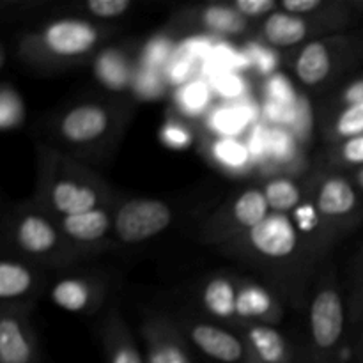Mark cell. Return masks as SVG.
<instances>
[{"label":"cell","mask_w":363,"mask_h":363,"mask_svg":"<svg viewBox=\"0 0 363 363\" xmlns=\"http://www.w3.org/2000/svg\"><path fill=\"white\" fill-rule=\"evenodd\" d=\"M339 158L353 167H363V135L344 140L339 147Z\"/></svg>","instance_id":"f35d334b"},{"label":"cell","mask_w":363,"mask_h":363,"mask_svg":"<svg viewBox=\"0 0 363 363\" xmlns=\"http://www.w3.org/2000/svg\"><path fill=\"white\" fill-rule=\"evenodd\" d=\"M323 6H325L323 0H284V2L280 4L282 11H286V13L289 14H294V16L314 13V11L321 9Z\"/></svg>","instance_id":"ab89813d"},{"label":"cell","mask_w":363,"mask_h":363,"mask_svg":"<svg viewBox=\"0 0 363 363\" xmlns=\"http://www.w3.org/2000/svg\"><path fill=\"white\" fill-rule=\"evenodd\" d=\"M34 342L27 328L14 315H4L0 321V363H34Z\"/></svg>","instance_id":"7c38bea8"},{"label":"cell","mask_w":363,"mask_h":363,"mask_svg":"<svg viewBox=\"0 0 363 363\" xmlns=\"http://www.w3.org/2000/svg\"><path fill=\"white\" fill-rule=\"evenodd\" d=\"M296 158L294 137L282 126L268 128V160L277 163H289Z\"/></svg>","instance_id":"83f0119b"},{"label":"cell","mask_w":363,"mask_h":363,"mask_svg":"<svg viewBox=\"0 0 363 363\" xmlns=\"http://www.w3.org/2000/svg\"><path fill=\"white\" fill-rule=\"evenodd\" d=\"M333 131L342 140H350V138L363 135V103L362 105L344 106L337 113L335 123H333Z\"/></svg>","instance_id":"f546056e"},{"label":"cell","mask_w":363,"mask_h":363,"mask_svg":"<svg viewBox=\"0 0 363 363\" xmlns=\"http://www.w3.org/2000/svg\"><path fill=\"white\" fill-rule=\"evenodd\" d=\"M333 69V57L325 41H311L300 50L294 62L298 80L307 87H315L330 77Z\"/></svg>","instance_id":"8fae6325"},{"label":"cell","mask_w":363,"mask_h":363,"mask_svg":"<svg viewBox=\"0 0 363 363\" xmlns=\"http://www.w3.org/2000/svg\"><path fill=\"white\" fill-rule=\"evenodd\" d=\"M160 140L167 147L183 151V149L190 147L191 142H194V137H191V131L184 124L177 123V121H169V123L163 124L162 131H160Z\"/></svg>","instance_id":"e575fe53"},{"label":"cell","mask_w":363,"mask_h":363,"mask_svg":"<svg viewBox=\"0 0 363 363\" xmlns=\"http://www.w3.org/2000/svg\"><path fill=\"white\" fill-rule=\"evenodd\" d=\"M318 209L312 208L311 204H303V206H298L296 209H294V220H296L298 227H301L303 230H312L315 227V223H318Z\"/></svg>","instance_id":"60d3db41"},{"label":"cell","mask_w":363,"mask_h":363,"mask_svg":"<svg viewBox=\"0 0 363 363\" xmlns=\"http://www.w3.org/2000/svg\"><path fill=\"white\" fill-rule=\"evenodd\" d=\"M245 53H247V59L250 67H254L257 73L266 74V77H272V74L277 73V66H279V57L268 46L257 45V43H250L245 48Z\"/></svg>","instance_id":"d6a6232c"},{"label":"cell","mask_w":363,"mask_h":363,"mask_svg":"<svg viewBox=\"0 0 363 363\" xmlns=\"http://www.w3.org/2000/svg\"><path fill=\"white\" fill-rule=\"evenodd\" d=\"M149 363H190L176 342H156L151 347Z\"/></svg>","instance_id":"8d00e7d4"},{"label":"cell","mask_w":363,"mask_h":363,"mask_svg":"<svg viewBox=\"0 0 363 363\" xmlns=\"http://www.w3.org/2000/svg\"><path fill=\"white\" fill-rule=\"evenodd\" d=\"M272 208L268 204L264 191L259 188H248L241 191L233 204V218L241 229L252 230L254 227L261 225L269 215Z\"/></svg>","instance_id":"ac0fdd59"},{"label":"cell","mask_w":363,"mask_h":363,"mask_svg":"<svg viewBox=\"0 0 363 363\" xmlns=\"http://www.w3.org/2000/svg\"><path fill=\"white\" fill-rule=\"evenodd\" d=\"M279 4L273 0H236L233 4L234 9L243 18H261L266 14L275 13Z\"/></svg>","instance_id":"74e56055"},{"label":"cell","mask_w":363,"mask_h":363,"mask_svg":"<svg viewBox=\"0 0 363 363\" xmlns=\"http://www.w3.org/2000/svg\"><path fill=\"white\" fill-rule=\"evenodd\" d=\"M209 155L216 165L229 172H245L254 163V155H252L250 147L240 138L215 137L209 145Z\"/></svg>","instance_id":"e0dca14e"},{"label":"cell","mask_w":363,"mask_h":363,"mask_svg":"<svg viewBox=\"0 0 363 363\" xmlns=\"http://www.w3.org/2000/svg\"><path fill=\"white\" fill-rule=\"evenodd\" d=\"M266 96H268L269 103L286 106V108H291V106H294L300 101L296 89L293 87L289 78L282 73L272 74L266 80Z\"/></svg>","instance_id":"4dcf8cb0"},{"label":"cell","mask_w":363,"mask_h":363,"mask_svg":"<svg viewBox=\"0 0 363 363\" xmlns=\"http://www.w3.org/2000/svg\"><path fill=\"white\" fill-rule=\"evenodd\" d=\"M14 240L23 252L32 255H45L59 247V234L48 218L35 213L21 216L14 227Z\"/></svg>","instance_id":"9c48e42d"},{"label":"cell","mask_w":363,"mask_h":363,"mask_svg":"<svg viewBox=\"0 0 363 363\" xmlns=\"http://www.w3.org/2000/svg\"><path fill=\"white\" fill-rule=\"evenodd\" d=\"M202 303L215 318L230 319L236 314L238 291L225 277H215L206 284L202 291Z\"/></svg>","instance_id":"d6986e66"},{"label":"cell","mask_w":363,"mask_h":363,"mask_svg":"<svg viewBox=\"0 0 363 363\" xmlns=\"http://www.w3.org/2000/svg\"><path fill=\"white\" fill-rule=\"evenodd\" d=\"M172 209L158 199H131L113 216V230L126 245L142 243L162 234L172 223Z\"/></svg>","instance_id":"6da1fadb"},{"label":"cell","mask_w":363,"mask_h":363,"mask_svg":"<svg viewBox=\"0 0 363 363\" xmlns=\"http://www.w3.org/2000/svg\"><path fill=\"white\" fill-rule=\"evenodd\" d=\"M25 106L21 96L9 85L0 89V130H14L23 121Z\"/></svg>","instance_id":"4316f807"},{"label":"cell","mask_w":363,"mask_h":363,"mask_svg":"<svg viewBox=\"0 0 363 363\" xmlns=\"http://www.w3.org/2000/svg\"><path fill=\"white\" fill-rule=\"evenodd\" d=\"M209 84H211L215 94L229 103H238L245 99V94L248 91L247 80L241 77V73H234V71H218L213 74Z\"/></svg>","instance_id":"484cf974"},{"label":"cell","mask_w":363,"mask_h":363,"mask_svg":"<svg viewBox=\"0 0 363 363\" xmlns=\"http://www.w3.org/2000/svg\"><path fill=\"white\" fill-rule=\"evenodd\" d=\"M34 284V277L27 266L16 261L4 259L0 262V298L14 300L30 291Z\"/></svg>","instance_id":"603a6c76"},{"label":"cell","mask_w":363,"mask_h":363,"mask_svg":"<svg viewBox=\"0 0 363 363\" xmlns=\"http://www.w3.org/2000/svg\"><path fill=\"white\" fill-rule=\"evenodd\" d=\"M92 300V289L87 280L64 279L53 286L52 301L67 312H82Z\"/></svg>","instance_id":"44dd1931"},{"label":"cell","mask_w":363,"mask_h":363,"mask_svg":"<svg viewBox=\"0 0 363 363\" xmlns=\"http://www.w3.org/2000/svg\"><path fill=\"white\" fill-rule=\"evenodd\" d=\"M60 225L71 240L80 241V243H92V241H99L101 238H105V234L112 227V218L106 209L98 208L87 213H80V215L62 216Z\"/></svg>","instance_id":"9a60e30c"},{"label":"cell","mask_w":363,"mask_h":363,"mask_svg":"<svg viewBox=\"0 0 363 363\" xmlns=\"http://www.w3.org/2000/svg\"><path fill=\"white\" fill-rule=\"evenodd\" d=\"M248 240L257 254L268 259H286L298 250L300 234L289 216L272 213L261 225L248 230Z\"/></svg>","instance_id":"277c9868"},{"label":"cell","mask_w":363,"mask_h":363,"mask_svg":"<svg viewBox=\"0 0 363 363\" xmlns=\"http://www.w3.org/2000/svg\"><path fill=\"white\" fill-rule=\"evenodd\" d=\"M262 34L269 46L287 48V46L298 45L307 38L308 23L301 16H294L286 11H275L266 18Z\"/></svg>","instance_id":"5bb4252c"},{"label":"cell","mask_w":363,"mask_h":363,"mask_svg":"<svg viewBox=\"0 0 363 363\" xmlns=\"http://www.w3.org/2000/svg\"><path fill=\"white\" fill-rule=\"evenodd\" d=\"M264 195L273 213L294 211L301 202V191L293 179L287 177H275L264 184Z\"/></svg>","instance_id":"d4e9b609"},{"label":"cell","mask_w":363,"mask_h":363,"mask_svg":"<svg viewBox=\"0 0 363 363\" xmlns=\"http://www.w3.org/2000/svg\"><path fill=\"white\" fill-rule=\"evenodd\" d=\"M213 89L211 84L201 78H194L188 84L181 85L176 91V105L183 116L199 117L206 113L211 106L213 101Z\"/></svg>","instance_id":"ffe728a7"},{"label":"cell","mask_w":363,"mask_h":363,"mask_svg":"<svg viewBox=\"0 0 363 363\" xmlns=\"http://www.w3.org/2000/svg\"><path fill=\"white\" fill-rule=\"evenodd\" d=\"M342 101H344V106L362 105L363 103V78H357V80H353L346 89H344Z\"/></svg>","instance_id":"b9f144b4"},{"label":"cell","mask_w":363,"mask_h":363,"mask_svg":"<svg viewBox=\"0 0 363 363\" xmlns=\"http://www.w3.org/2000/svg\"><path fill=\"white\" fill-rule=\"evenodd\" d=\"M201 20L208 30L216 35H234L245 30V18L234 7L229 6H208L201 14Z\"/></svg>","instance_id":"cb8c5ba5"},{"label":"cell","mask_w":363,"mask_h":363,"mask_svg":"<svg viewBox=\"0 0 363 363\" xmlns=\"http://www.w3.org/2000/svg\"><path fill=\"white\" fill-rule=\"evenodd\" d=\"M195 346L209 358L222 363H238L247 358V350L236 335L213 325H194L190 332Z\"/></svg>","instance_id":"52a82bcc"},{"label":"cell","mask_w":363,"mask_h":363,"mask_svg":"<svg viewBox=\"0 0 363 363\" xmlns=\"http://www.w3.org/2000/svg\"><path fill=\"white\" fill-rule=\"evenodd\" d=\"M174 52H176V48H174L172 41L169 38L156 35L142 50V66L156 71L160 67H167L172 60Z\"/></svg>","instance_id":"f1b7e54d"},{"label":"cell","mask_w":363,"mask_h":363,"mask_svg":"<svg viewBox=\"0 0 363 363\" xmlns=\"http://www.w3.org/2000/svg\"><path fill=\"white\" fill-rule=\"evenodd\" d=\"M48 201L59 215L73 216L98 209L101 195L98 188L87 181L77 177H59L50 186Z\"/></svg>","instance_id":"8992f818"},{"label":"cell","mask_w":363,"mask_h":363,"mask_svg":"<svg viewBox=\"0 0 363 363\" xmlns=\"http://www.w3.org/2000/svg\"><path fill=\"white\" fill-rule=\"evenodd\" d=\"M94 74L99 84L112 91H124L126 87H130V84H133L128 57L113 48L99 53L94 62Z\"/></svg>","instance_id":"2e32d148"},{"label":"cell","mask_w":363,"mask_h":363,"mask_svg":"<svg viewBox=\"0 0 363 363\" xmlns=\"http://www.w3.org/2000/svg\"><path fill=\"white\" fill-rule=\"evenodd\" d=\"M248 362L250 363H287L289 347L279 330L266 325H255L248 330Z\"/></svg>","instance_id":"4fadbf2b"},{"label":"cell","mask_w":363,"mask_h":363,"mask_svg":"<svg viewBox=\"0 0 363 363\" xmlns=\"http://www.w3.org/2000/svg\"><path fill=\"white\" fill-rule=\"evenodd\" d=\"M99 32L92 23L77 18H60L41 32V46L52 55L73 59L85 55L98 45Z\"/></svg>","instance_id":"7a4b0ae2"},{"label":"cell","mask_w":363,"mask_h":363,"mask_svg":"<svg viewBox=\"0 0 363 363\" xmlns=\"http://www.w3.org/2000/svg\"><path fill=\"white\" fill-rule=\"evenodd\" d=\"M257 117V106L248 99L238 103H223L215 106L208 116V126L216 137L236 138Z\"/></svg>","instance_id":"30bf717a"},{"label":"cell","mask_w":363,"mask_h":363,"mask_svg":"<svg viewBox=\"0 0 363 363\" xmlns=\"http://www.w3.org/2000/svg\"><path fill=\"white\" fill-rule=\"evenodd\" d=\"M131 7V0H89L85 9L96 18H119Z\"/></svg>","instance_id":"d590c367"},{"label":"cell","mask_w":363,"mask_h":363,"mask_svg":"<svg viewBox=\"0 0 363 363\" xmlns=\"http://www.w3.org/2000/svg\"><path fill=\"white\" fill-rule=\"evenodd\" d=\"M358 194L346 177H326L315 195V209L326 218H342L358 209Z\"/></svg>","instance_id":"ba28073f"},{"label":"cell","mask_w":363,"mask_h":363,"mask_svg":"<svg viewBox=\"0 0 363 363\" xmlns=\"http://www.w3.org/2000/svg\"><path fill=\"white\" fill-rule=\"evenodd\" d=\"M112 124L108 110L98 103H82L62 116L59 133L69 144H91L99 140Z\"/></svg>","instance_id":"5b68a950"},{"label":"cell","mask_w":363,"mask_h":363,"mask_svg":"<svg viewBox=\"0 0 363 363\" xmlns=\"http://www.w3.org/2000/svg\"><path fill=\"white\" fill-rule=\"evenodd\" d=\"M346 312L340 294L332 287H325L315 294L311 305V335L315 347L328 351L339 344L344 335Z\"/></svg>","instance_id":"3957f363"},{"label":"cell","mask_w":363,"mask_h":363,"mask_svg":"<svg viewBox=\"0 0 363 363\" xmlns=\"http://www.w3.org/2000/svg\"><path fill=\"white\" fill-rule=\"evenodd\" d=\"M131 85H133L135 94L142 99L160 98L165 91V82H163L162 74L156 69H149V67L144 66L135 73Z\"/></svg>","instance_id":"1f68e13d"},{"label":"cell","mask_w":363,"mask_h":363,"mask_svg":"<svg viewBox=\"0 0 363 363\" xmlns=\"http://www.w3.org/2000/svg\"><path fill=\"white\" fill-rule=\"evenodd\" d=\"M108 363H145L140 351L124 333L112 337L108 346Z\"/></svg>","instance_id":"836d02e7"},{"label":"cell","mask_w":363,"mask_h":363,"mask_svg":"<svg viewBox=\"0 0 363 363\" xmlns=\"http://www.w3.org/2000/svg\"><path fill=\"white\" fill-rule=\"evenodd\" d=\"M275 312L273 296L257 284H245L238 291L236 314L245 319L269 318Z\"/></svg>","instance_id":"7402d4cb"},{"label":"cell","mask_w":363,"mask_h":363,"mask_svg":"<svg viewBox=\"0 0 363 363\" xmlns=\"http://www.w3.org/2000/svg\"><path fill=\"white\" fill-rule=\"evenodd\" d=\"M354 184H357L360 190H363V167H358L357 170H354Z\"/></svg>","instance_id":"7bdbcfd3"}]
</instances>
